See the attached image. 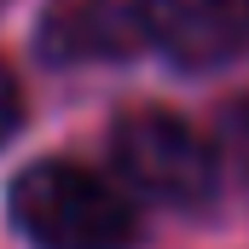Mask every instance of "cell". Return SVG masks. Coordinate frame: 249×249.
<instances>
[{
  "label": "cell",
  "mask_w": 249,
  "mask_h": 249,
  "mask_svg": "<svg viewBox=\"0 0 249 249\" xmlns=\"http://www.w3.org/2000/svg\"><path fill=\"white\" fill-rule=\"evenodd\" d=\"M12 214L35 249H127L139 220L110 180L81 162H35L12 186Z\"/></svg>",
  "instance_id": "cell-1"
},
{
  "label": "cell",
  "mask_w": 249,
  "mask_h": 249,
  "mask_svg": "<svg viewBox=\"0 0 249 249\" xmlns=\"http://www.w3.org/2000/svg\"><path fill=\"white\" fill-rule=\"evenodd\" d=\"M110 145H116V168L145 197L191 209L214 191V151L174 110H127L110 133Z\"/></svg>",
  "instance_id": "cell-2"
},
{
  "label": "cell",
  "mask_w": 249,
  "mask_h": 249,
  "mask_svg": "<svg viewBox=\"0 0 249 249\" xmlns=\"http://www.w3.org/2000/svg\"><path fill=\"white\" fill-rule=\"evenodd\" d=\"M145 41L180 64H220L249 41V0H133Z\"/></svg>",
  "instance_id": "cell-3"
},
{
  "label": "cell",
  "mask_w": 249,
  "mask_h": 249,
  "mask_svg": "<svg viewBox=\"0 0 249 249\" xmlns=\"http://www.w3.org/2000/svg\"><path fill=\"white\" fill-rule=\"evenodd\" d=\"M139 41L133 0H58L41 23V53L53 64H116L139 53Z\"/></svg>",
  "instance_id": "cell-4"
},
{
  "label": "cell",
  "mask_w": 249,
  "mask_h": 249,
  "mask_svg": "<svg viewBox=\"0 0 249 249\" xmlns=\"http://www.w3.org/2000/svg\"><path fill=\"white\" fill-rule=\"evenodd\" d=\"M226 151H232V162L249 174V99H238L226 110Z\"/></svg>",
  "instance_id": "cell-5"
},
{
  "label": "cell",
  "mask_w": 249,
  "mask_h": 249,
  "mask_svg": "<svg viewBox=\"0 0 249 249\" xmlns=\"http://www.w3.org/2000/svg\"><path fill=\"white\" fill-rule=\"evenodd\" d=\"M18 122H23V93H18V81H12V70L0 64V145L18 133Z\"/></svg>",
  "instance_id": "cell-6"
}]
</instances>
